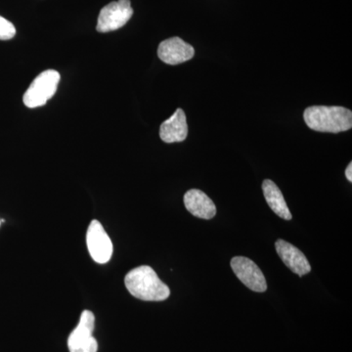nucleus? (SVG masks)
I'll return each instance as SVG.
<instances>
[{"instance_id": "2", "label": "nucleus", "mask_w": 352, "mask_h": 352, "mask_svg": "<svg viewBox=\"0 0 352 352\" xmlns=\"http://www.w3.org/2000/svg\"><path fill=\"white\" fill-rule=\"evenodd\" d=\"M303 119L310 129L339 133L352 127V112L339 106H312L305 109Z\"/></svg>"}, {"instance_id": "10", "label": "nucleus", "mask_w": 352, "mask_h": 352, "mask_svg": "<svg viewBox=\"0 0 352 352\" xmlns=\"http://www.w3.org/2000/svg\"><path fill=\"white\" fill-rule=\"evenodd\" d=\"M184 205L190 214L199 219H212L217 214L214 201L199 189H191L186 192Z\"/></svg>"}, {"instance_id": "5", "label": "nucleus", "mask_w": 352, "mask_h": 352, "mask_svg": "<svg viewBox=\"0 0 352 352\" xmlns=\"http://www.w3.org/2000/svg\"><path fill=\"white\" fill-rule=\"evenodd\" d=\"M133 15L131 0H118L103 7L99 14L97 31L109 32L119 30L131 20Z\"/></svg>"}, {"instance_id": "3", "label": "nucleus", "mask_w": 352, "mask_h": 352, "mask_svg": "<svg viewBox=\"0 0 352 352\" xmlns=\"http://www.w3.org/2000/svg\"><path fill=\"white\" fill-rule=\"evenodd\" d=\"M60 74L55 69H46L39 74L25 92L23 101L28 108H38L45 105L56 94Z\"/></svg>"}, {"instance_id": "12", "label": "nucleus", "mask_w": 352, "mask_h": 352, "mask_svg": "<svg viewBox=\"0 0 352 352\" xmlns=\"http://www.w3.org/2000/svg\"><path fill=\"white\" fill-rule=\"evenodd\" d=\"M263 190L264 198L271 210L281 219L291 220V212L287 206L281 190L278 188L277 185L272 180L265 179L263 183Z\"/></svg>"}, {"instance_id": "11", "label": "nucleus", "mask_w": 352, "mask_h": 352, "mask_svg": "<svg viewBox=\"0 0 352 352\" xmlns=\"http://www.w3.org/2000/svg\"><path fill=\"white\" fill-rule=\"evenodd\" d=\"M188 135L186 115L182 109H177L175 113L162 124L160 138L166 143L182 142Z\"/></svg>"}, {"instance_id": "4", "label": "nucleus", "mask_w": 352, "mask_h": 352, "mask_svg": "<svg viewBox=\"0 0 352 352\" xmlns=\"http://www.w3.org/2000/svg\"><path fill=\"white\" fill-rule=\"evenodd\" d=\"M95 316L89 310H85L78 325L68 339L69 352H97L98 342L94 337Z\"/></svg>"}, {"instance_id": "8", "label": "nucleus", "mask_w": 352, "mask_h": 352, "mask_svg": "<svg viewBox=\"0 0 352 352\" xmlns=\"http://www.w3.org/2000/svg\"><path fill=\"white\" fill-rule=\"evenodd\" d=\"M195 55V50L191 44L185 43L183 39L175 36L166 39L160 43L157 56L168 65H178L189 61Z\"/></svg>"}, {"instance_id": "14", "label": "nucleus", "mask_w": 352, "mask_h": 352, "mask_svg": "<svg viewBox=\"0 0 352 352\" xmlns=\"http://www.w3.org/2000/svg\"><path fill=\"white\" fill-rule=\"evenodd\" d=\"M346 176L349 182H352V164H349L346 168Z\"/></svg>"}, {"instance_id": "15", "label": "nucleus", "mask_w": 352, "mask_h": 352, "mask_svg": "<svg viewBox=\"0 0 352 352\" xmlns=\"http://www.w3.org/2000/svg\"><path fill=\"white\" fill-rule=\"evenodd\" d=\"M0 223H1V222H0Z\"/></svg>"}, {"instance_id": "7", "label": "nucleus", "mask_w": 352, "mask_h": 352, "mask_svg": "<svg viewBox=\"0 0 352 352\" xmlns=\"http://www.w3.org/2000/svg\"><path fill=\"white\" fill-rule=\"evenodd\" d=\"M231 267L238 279L252 291L264 293L267 289L263 271L252 259L235 256L231 259Z\"/></svg>"}, {"instance_id": "1", "label": "nucleus", "mask_w": 352, "mask_h": 352, "mask_svg": "<svg viewBox=\"0 0 352 352\" xmlns=\"http://www.w3.org/2000/svg\"><path fill=\"white\" fill-rule=\"evenodd\" d=\"M124 284L134 298L145 302H163L170 295V289L148 265L139 266L127 273Z\"/></svg>"}, {"instance_id": "13", "label": "nucleus", "mask_w": 352, "mask_h": 352, "mask_svg": "<svg viewBox=\"0 0 352 352\" xmlns=\"http://www.w3.org/2000/svg\"><path fill=\"white\" fill-rule=\"evenodd\" d=\"M15 34L16 29L12 23L0 16V41H8Z\"/></svg>"}, {"instance_id": "6", "label": "nucleus", "mask_w": 352, "mask_h": 352, "mask_svg": "<svg viewBox=\"0 0 352 352\" xmlns=\"http://www.w3.org/2000/svg\"><path fill=\"white\" fill-rule=\"evenodd\" d=\"M88 251L95 263H107L112 258L113 243L98 220H94L87 234Z\"/></svg>"}, {"instance_id": "9", "label": "nucleus", "mask_w": 352, "mask_h": 352, "mask_svg": "<svg viewBox=\"0 0 352 352\" xmlns=\"http://www.w3.org/2000/svg\"><path fill=\"white\" fill-rule=\"evenodd\" d=\"M275 247L278 256L281 258L285 265L298 276L302 277L311 271V266L308 263L307 256L295 245L280 239L275 243Z\"/></svg>"}]
</instances>
